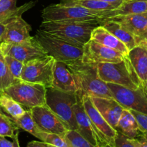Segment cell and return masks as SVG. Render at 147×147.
<instances>
[{
	"instance_id": "24",
	"label": "cell",
	"mask_w": 147,
	"mask_h": 147,
	"mask_svg": "<svg viewBox=\"0 0 147 147\" xmlns=\"http://www.w3.org/2000/svg\"><path fill=\"white\" fill-rule=\"evenodd\" d=\"M116 130L130 139H134L142 134L134 115L130 110L126 109H123Z\"/></svg>"
},
{
	"instance_id": "35",
	"label": "cell",
	"mask_w": 147,
	"mask_h": 147,
	"mask_svg": "<svg viewBox=\"0 0 147 147\" xmlns=\"http://www.w3.org/2000/svg\"><path fill=\"white\" fill-rule=\"evenodd\" d=\"M18 134L19 132L17 131L14 137L12 138V142H10L4 137H0V147H20V143H19Z\"/></svg>"
},
{
	"instance_id": "43",
	"label": "cell",
	"mask_w": 147,
	"mask_h": 147,
	"mask_svg": "<svg viewBox=\"0 0 147 147\" xmlns=\"http://www.w3.org/2000/svg\"><path fill=\"white\" fill-rule=\"evenodd\" d=\"M146 90L147 91V82H146Z\"/></svg>"
},
{
	"instance_id": "4",
	"label": "cell",
	"mask_w": 147,
	"mask_h": 147,
	"mask_svg": "<svg viewBox=\"0 0 147 147\" xmlns=\"http://www.w3.org/2000/svg\"><path fill=\"white\" fill-rule=\"evenodd\" d=\"M97 70L99 78L106 83H113L131 89L142 87L127 55L118 63H98Z\"/></svg>"
},
{
	"instance_id": "40",
	"label": "cell",
	"mask_w": 147,
	"mask_h": 147,
	"mask_svg": "<svg viewBox=\"0 0 147 147\" xmlns=\"http://www.w3.org/2000/svg\"><path fill=\"white\" fill-rule=\"evenodd\" d=\"M80 1V0H60L61 1V4H67V5H72V4H74L76 3H77L78 1Z\"/></svg>"
},
{
	"instance_id": "38",
	"label": "cell",
	"mask_w": 147,
	"mask_h": 147,
	"mask_svg": "<svg viewBox=\"0 0 147 147\" xmlns=\"http://www.w3.org/2000/svg\"><path fill=\"white\" fill-rule=\"evenodd\" d=\"M136 42H141L143 45H144L145 46L147 47V32L145 33L143 36H142L139 38L136 39Z\"/></svg>"
},
{
	"instance_id": "23",
	"label": "cell",
	"mask_w": 147,
	"mask_h": 147,
	"mask_svg": "<svg viewBox=\"0 0 147 147\" xmlns=\"http://www.w3.org/2000/svg\"><path fill=\"white\" fill-rule=\"evenodd\" d=\"M100 24L121 41L129 50L137 45L136 37L123 28L117 22L113 20H103Z\"/></svg>"
},
{
	"instance_id": "15",
	"label": "cell",
	"mask_w": 147,
	"mask_h": 147,
	"mask_svg": "<svg viewBox=\"0 0 147 147\" xmlns=\"http://www.w3.org/2000/svg\"><path fill=\"white\" fill-rule=\"evenodd\" d=\"M83 108L90 119V121L102 136L107 140L109 144H113V141L117 135V131L109 125L106 119L99 113L88 96H84L82 98Z\"/></svg>"
},
{
	"instance_id": "11",
	"label": "cell",
	"mask_w": 147,
	"mask_h": 147,
	"mask_svg": "<svg viewBox=\"0 0 147 147\" xmlns=\"http://www.w3.org/2000/svg\"><path fill=\"white\" fill-rule=\"evenodd\" d=\"M73 112L77 123L78 131L85 139L96 147H104L109 144L91 123L83 108L82 99L79 97L78 101L73 106Z\"/></svg>"
},
{
	"instance_id": "17",
	"label": "cell",
	"mask_w": 147,
	"mask_h": 147,
	"mask_svg": "<svg viewBox=\"0 0 147 147\" xmlns=\"http://www.w3.org/2000/svg\"><path fill=\"white\" fill-rule=\"evenodd\" d=\"M51 87L63 92L77 93L76 82L66 63L55 60L53 67Z\"/></svg>"
},
{
	"instance_id": "8",
	"label": "cell",
	"mask_w": 147,
	"mask_h": 147,
	"mask_svg": "<svg viewBox=\"0 0 147 147\" xmlns=\"http://www.w3.org/2000/svg\"><path fill=\"white\" fill-rule=\"evenodd\" d=\"M55 63V60L50 55L28 61L24 63L21 80L51 87Z\"/></svg>"
},
{
	"instance_id": "31",
	"label": "cell",
	"mask_w": 147,
	"mask_h": 147,
	"mask_svg": "<svg viewBox=\"0 0 147 147\" xmlns=\"http://www.w3.org/2000/svg\"><path fill=\"white\" fill-rule=\"evenodd\" d=\"M37 139L42 142L48 144L52 147H70L65 139L64 136L56 134L47 133L41 131L39 134Z\"/></svg>"
},
{
	"instance_id": "5",
	"label": "cell",
	"mask_w": 147,
	"mask_h": 147,
	"mask_svg": "<svg viewBox=\"0 0 147 147\" xmlns=\"http://www.w3.org/2000/svg\"><path fill=\"white\" fill-rule=\"evenodd\" d=\"M78 100L76 93L63 92L53 87L46 88L45 105L54 112L68 130L78 131L73 106Z\"/></svg>"
},
{
	"instance_id": "14",
	"label": "cell",
	"mask_w": 147,
	"mask_h": 147,
	"mask_svg": "<svg viewBox=\"0 0 147 147\" xmlns=\"http://www.w3.org/2000/svg\"><path fill=\"white\" fill-rule=\"evenodd\" d=\"M31 26L26 22L22 16H16L5 22V29L1 42L21 43L32 38L30 32Z\"/></svg>"
},
{
	"instance_id": "7",
	"label": "cell",
	"mask_w": 147,
	"mask_h": 147,
	"mask_svg": "<svg viewBox=\"0 0 147 147\" xmlns=\"http://www.w3.org/2000/svg\"><path fill=\"white\" fill-rule=\"evenodd\" d=\"M3 93L9 96L22 106L30 109L45 105L46 87L38 83L22 80H16Z\"/></svg>"
},
{
	"instance_id": "1",
	"label": "cell",
	"mask_w": 147,
	"mask_h": 147,
	"mask_svg": "<svg viewBox=\"0 0 147 147\" xmlns=\"http://www.w3.org/2000/svg\"><path fill=\"white\" fill-rule=\"evenodd\" d=\"M73 74L77 87V96L80 98L84 96L90 97L113 98L107 83L98 74L97 65L82 62L67 64Z\"/></svg>"
},
{
	"instance_id": "28",
	"label": "cell",
	"mask_w": 147,
	"mask_h": 147,
	"mask_svg": "<svg viewBox=\"0 0 147 147\" xmlns=\"http://www.w3.org/2000/svg\"><path fill=\"white\" fill-rule=\"evenodd\" d=\"M72 5H78L89 9L98 11H108L115 9L119 6L100 0H80Z\"/></svg>"
},
{
	"instance_id": "37",
	"label": "cell",
	"mask_w": 147,
	"mask_h": 147,
	"mask_svg": "<svg viewBox=\"0 0 147 147\" xmlns=\"http://www.w3.org/2000/svg\"><path fill=\"white\" fill-rule=\"evenodd\" d=\"M27 147H52L44 142H39V141H32L27 144Z\"/></svg>"
},
{
	"instance_id": "42",
	"label": "cell",
	"mask_w": 147,
	"mask_h": 147,
	"mask_svg": "<svg viewBox=\"0 0 147 147\" xmlns=\"http://www.w3.org/2000/svg\"><path fill=\"white\" fill-rule=\"evenodd\" d=\"M104 147H114L113 146V145H111V144H106V146H105Z\"/></svg>"
},
{
	"instance_id": "19",
	"label": "cell",
	"mask_w": 147,
	"mask_h": 147,
	"mask_svg": "<svg viewBox=\"0 0 147 147\" xmlns=\"http://www.w3.org/2000/svg\"><path fill=\"white\" fill-rule=\"evenodd\" d=\"M142 87L146 90L147 82V47L138 42L134 48L129 50L127 55Z\"/></svg>"
},
{
	"instance_id": "33",
	"label": "cell",
	"mask_w": 147,
	"mask_h": 147,
	"mask_svg": "<svg viewBox=\"0 0 147 147\" xmlns=\"http://www.w3.org/2000/svg\"><path fill=\"white\" fill-rule=\"evenodd\" d=\"M130 111L137 121L141 133L147 135V114L139 113V112L135 111Z\"/></svg>"
},
{
	"instance_id": "29",
	"label": "cell",
	"mask_w": 147,
	"mask_h": 147,
	"mask_svg": "<svg viewBox=\"0 0 147 147\" xmlns=\"http://www.w3.org/2000/svg\"><path fill=\"white\" fill-rule=\"evenodd\" d=\"M16 80L10 73L4 57L0 53V93L14 83Z\"/></svg>"
},
{
	"instance_id": "21",
	"label": "cell",
	"mask_w": 147,
	"mask_h": 147,
	"mask_svg": "<svg viewBox=\"0 0 147 147\" xmlns=\"http://www.w3.org/2000/svg\"><path fill=\"white\" fill-rule=\"evenodd\" d=\"M147 11V0H125L115 9L105 11L100 19V22L106 19L118 16L140 14Z\"/></svg>"
},
{
	"instance_id": "39",
	"label": "cell",
	"mask_w": 147,
	"mask_h": 147,
	"mask_svg": "<svg viewBox=\"0 0 147 147\" xmlns=\"http://www.w3.org/2000/svg\"><path fill=\"white\" fill-rule=\"evenodd\" d=\"M100 1H106V2H109L111 3V4H116L117 6H120L125 0H100Z\"/></svg>"
},
{
	"instance_id": "34",
	"label": "cell",
	"mask_w": 147,
	"mask_h": 147,
	"mask_svg": "<svg viewBox=\"0 0 147 147\" xmlns=\"http://www.w3.org/2000/svg\"><path fill=\"white\" fill-rule=\"evenodd\" d=\"M114 147H136L131 142V139L117 131V135L113 141V144Z\"/></svg>"
},
{
	"instance_id": "27",
	"label": "cell",
	"mask_w": 147,
	"mask_h": 147,
	"mask_svg": "<svg viewBox=\"0 0 147 147\" xmlns=\"http://www.w3.org/2000/svg\"><path fill=\"white\" fill-rule=\"evenodd\" d=\"M19 127L10 116H7L0 108V137H9L12 139Z\"/></svg>"
},
{
	"instance_id": "26",
	"label": "cell",
	"mask_w": 147,
	"mask_h": 147,
	"mask_svg": "<svg viewBox=\"0 0 147 147\" xmlns=\"http://www.w3.org/2000/svg\"><path fill=\"white\" fill-rule=\"evenodd\" d=\"M15 124L22 130L28 132L30 134L33 135L34 137L38 138L39 134L41 131L38 126L36 124L35 121L33 119L30 110L26 111L25 113L20 118L17 119H12Z\"/></svg>"
},
{
	"instance_id": "2",
	"label": "cell",
	"mask_w": 147,
	"mask_h": 147,
	"mask_svg": "<svg viewBox=\"0 0 147 147\" xmlns=\"http://www.w3.org/2000/svg\"><path fill=\"white\" fill-rule=\"evenodd\" d=\"M100 24L99 20L81 22L42 21L40 26V30L75 45L83 47L84 45L90 40L93 30Z\"/></svg>"
},
{
	"instance_id": "9",
	"label": "cell",
	"mask_w": 147,
	"mask_h": 147,
	"mask_svg": "<svg viewBox=\"0 0 147 147\" xmlns=\"http://www.w3.org/2000/svg\"><path fill=\"white\" fill-rule=\"evenodd\" d=\"M113 97L124 109L147 114V91L143 87L131 89L113 83H107Z\"/></svg>"
},
{
	"instance_id": "36",
	"label": "cell",
	"mask_w": 147,
	"mask_h": 147,
	"mask_svg": "<svg viewBox=\"0 0 147 147\" xmlns=\"http://www.w3.org/2000/svg\"><path fill=\"white\" fill-rule=\"evenodd\" d=\"M136 147H147V135L140 134L137 137L131 139Z\"/></svg>"
},
{
	"instance_id": "41",
	"label": "cell",
	"mask_w": 147,
	"mask_h": 147,
	"mask_svg": "<svg viewBox=\"0 0 147 147\" xmlns=\"http://www.w3.org/2000/svg\"><path fill=\"white\" fill-rule=\"evenodd\" d=\"M4 29H5V23H0V43L1 42V39H2Z\"/></svg>"
},
{
	"instance_id": "18",
	"label": "cell",
	"mask_w": 147,
	"mask_h": 147,
	"mask_svg": "<svg viewBox=\"0 0 147 147\" xmlns=\"http://www.w3.org/2000/svg\"><path fill=\"white\" fill-rule=\"evenodd\" d=\"M104 20L117 22L123 28L135 36L136 39L139 38L147 32V11L140 14L118 16Z\"/></svg>"
},
{
	"instance_id": "30",
	"label": "cell",
	"mask_w": 147,
	"mask_h": 147,
	"mask_svg": "<svg viewBox=\"0 0 147 147\" xmlns=\"http://www.w3.org/2000/svg\"><path fill=\"white\" fill-rule=\"evenodd\" d=\"M64 138L70 147H96L76 130H67Z\"/></svg>"
},
{
	"instance_id": "25",
	"label": "cell",
	"mask_w": 147,
	"mask_h": 147,
	"mask_svg": "<svg viewBox=\"0 0 147 147\" xmlns=\"http://www.w3.org/2000/svg\"><path fill=\"white\" fill-rule=\"evenodd\" d=\"M0 108L12 119H19L26 111L22 105L4 93H0Z\"/></svg>"
},
{
	"instance_id": "10",
	"label": "cell",
	"mask_w": 147,
	"mask_h": 147,
	"mask_svg": "<svg viewBox=\"0 0 147 147\" xmlns=\"http://www.w3.org/2000/svg\"><path fill=\"white\" fill-rule=\"evenodd\" d=\"M0 53L9 55L24 63L34 59L47 55L34 37L21 43H0Z\"/></svg>"
},
{
	"instance_id": "32",
	"label": "cell",
	"mask_w": 147,
	"mask_h": 147,
	"mask_svg": "<svg viewBox=\"0 0 147 147\" xmlns=\"http://www.w3.org/2000/svg\"><path fill=\"white\" fill-rule=\"evenodd\" d=\"M10 73L15 80H21V76L24 70V63L9 55H4Z\"/></svg>"
},
{
	"instance_id": "13",
	"label": "cell",
	"mask_w": 147,
	"mask_h": 147,
	"mask_svg": "<svg viewBox=\"0 0 147 147\" xmlns=\"http://www.w3.org/2000/svg\"><path fill=\"white\" fill-rule=\"evenodd\" d=\"M30 110L36 124L42 131L64 136L68 130L57 115L46 105L36 106Z\"/></svg>"
},
{
	"instance_id": "3",
	"label": "cell",
	"mask_w": 147,
	"mask_h": 147,
	"mask_svg": "<svg viewBox=\"0 0 147 147\" xmlns=\"http://www.w3.org/2000/svg\"><path fill=\"white\" fill-rule=\"evenodd\" d=\"M34 37L46 54L53 57L56 61L70 64L82 60L83 47L75 45L40 29Z\"/></svg>"
},
{
	"instance_id": "16",
	"label": "cell",
	"mask_w": 147,
	"mask_h": 147,
	"mask_svg": "<svg viewBox=\"0 0 147 147\" xmlns=\"http://www.w3.org/2000/svg\"><path fill=\"white\" fill-rule=\"evenodd\" d=\"M95 107L111 127L116 129L124 108L114 98L90 97Z\"/></svg>"
},
{
	"instance_id": "12",
	"label": "cell",
	"mask_w": 147,
	"mask_h": 147,
	"mask_svg": "<svg viewBox=\"0 0 147 147\" xmlns=\"http://www.w3.org/2000/svg\"><path fill=\"white\" fill-rule=\"evenodd\" d=\"M124 56L126 55L116 50L90 40L83 46L82 62L94 65L104 63H118L121 61Z\"/></svg>"
},
{
	"instance_id": "6",
	"label": "cell",
	"mask_w": 147,
	"mask_h": 147,
	"mask_svg": "<svg viewBox=\"0 0 147 147\" xmlns=\"http://www.w3.org/2000/svg\"><path fill=\"white\" fill-rule=\"evenodd\" d=\"M105 11H94L78 5H67L60 3L50 4L42 12L43 21L81 22L99 20Z\"/></svg>"
},
{
	"instance_id": "20",
	"label": "cell",
	"mask_w": 147,
	"mask_h": 147,
	"mask_svg": "<svg viewBox=\"0 0 147 147\" xmlns=\"http://www.w3.org/2000/svg\"><path fill=\"white\" fill-rule=\"evenodd\" d=\"M90 40L109 48L116 50L123 55H127L129 52L128 47L121 41L100 24L93 30L90 35Z\"/></svg>"
},
{
	"instance_id": "22",
	"label": "cell",
	"mask_w": 147,
	"mask_h": 147,
	"mask_svg": "<svg viewBox=\"0 0 147 147\" xmlns=\"http://www.w3.org/2000/svg\"><path fill=\"white\" fill-rule=\"evenodd\" d=\"M34 4L35 1H31L17 7V0H0V23H5L16 16H22Z\"/></svg>"
}]
</instances>
